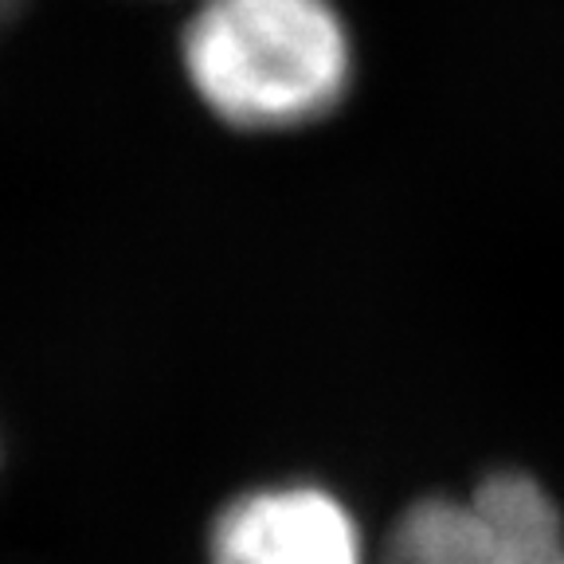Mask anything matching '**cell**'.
<instances>
[{"instance_id": "7a4b0ae2", "label": "cell", "mask_w": 564, "mask_h": 564, "mask_svg": "<svg viewBox=\"0 0 564 564\" xmlns=\"http://www.w3.org/2000/svg\"><path fill=\"white\" fill-rule=\"evenodd\" d=\"M204 564H377V545L326 482L274 478L224 498L204 529Z\"/></svg>"}, {"instance_id": "6da1fadb", "label": "cell", "mask_w": 564, "mask_h": 564, "mask_svg": "<svg viewBox=\"0 0 564 564\" xmlns=\"http://www.w3.org/2000/svg\"><path fill=\"white\" fill-rule=\"evenodd\" d=\"M181 63L224 126L286 133L349 95L352 35L334 0H196Z\"/></svg>"}, {"instance_id": "3957f363", "label": "cell", "mask_w": 564, "mask_h": 564, "mask_svg": "<svg viewBox=\"0 0 564 564\" xmlns=\"http://www.w3.org/2000/svg\"><path fill=\"white\" fill-rule=\"evenodd\" d=\"M20 9H24V0H0V28H9Z\"/></svg>"}]
</instances>
